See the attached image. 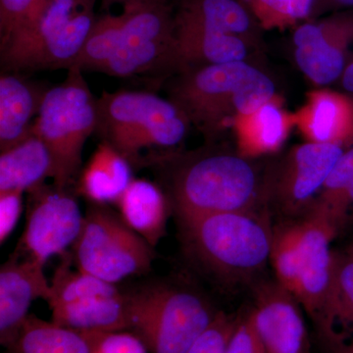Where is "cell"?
I'll return each instance as SVG.
<instances>
[{
	"label": "cell",
	"mask_w": 353,
	"mask_h": 353,
	"mask_svg": "<svg viewBox=\"0 0 353 353\" xmlns=\"http://www.w3.org/2000/svg\"><path fill=\"white\" fill-rule=\"evenodd\" d=\"M145 164L157 168L178 220L266 206L265 168L217 141L194 152H157Z\"/></svg>",
	"instance_id": "cell-1"
},
{
	"label": "cell",
	"mask_w": 353,
	"mask_h": 353,
	"mask_svg": "<svg viewBox=\"0 0 353 353\" xmlns=\"http://www.w3.org/2000/svg\"><path fill=\"white\" fill-rule=\"evenodd\" d=\"M76 67L114 78L169 80L176 74L175 6L136 0L97 18Z\"/></svg>",
	"instance_id": "cell-2"
},
{
	"label": "cell",
	"mask_w": 353,
	"mask_h": 353,
	"mask_svg": "<svg viewBox=\"0 0 353 353\" xmlns=\"http://www.w3.org/2000/svg\"><path fill=\"white\" fill-rule=\"evenodd\" d=\"M167 81L168 99L205 143L217 141L236 116L252 113L278 97L270 77L248 61L187 69Z\"/></svg>",
	"instance_id": "cell-3"
},
{
	"label": "cell",
	"mask_w": 353,
	"mask_h": 353,
	"mask_svg": "<svg viewBox=\"0 0 353 353\" xmlns=\"http://www.w3.org/2000/svg\"><path fill=\"white\" fill-rule=\"evenodd\" d=\"M262 209L178 220L185 252L223 282L248 280L270 261L273 231Z\"/></svg>",
	"instance_id": "cell-4"
},
{
	"label": "cell",
	"mask_w": 353,
	"mask_h": 353,
	"mask_svg": "<svg viewBox=\"0 0 353 353\" xmlns=\"http://www.w3.org/2000/svg\"><path fill=\"white\" fill-rule=\"evenodd\" d=\"M97 108L95 134L132 167L145 165V150H176L192 126L176 103L148 90L104 92Z\"/></svg>",
	"instance_id": "cell-5"
},
{
	"label": "cell",
	"mask_w": 353,
	"mask_h": 353,
	"mask_svg": "<svg viewBox=\"0 0 353 353\" xmlns=\"http://www.w3.org/2000/svg\"><path fill=\"white\" fill-rule=\"evenodd\" d=\"M97 0H50L0 46L2 72L68 70L87 43Z\"/></svg>",
	"instance_id": "cell-6"
},
{
	"label": "cell",
	"mask_w": 353,
	"mask_h": 353,
	"mask_svg": "<svg viewBox=\"0 0 353 353\" xmlns=\"http://www.w3.org/2000/svg\"><path fill=\"white\" fill-rule=\"evenodd\" d=\"M83 72L67 71L66 79L50 87L44 94L32 132L43 139L57 165L53 183L70 188L82 171L83 148L97 132L99 108Z\"/></svg>",
	"instance_id": "cell-7"
},
{
	"label": "cell",
	"mask_w": 353,
	"mask_h": 353,
	"mask_svg": "<svg viewBox=\"0 0 353 353\" xmlns=\"http://www.w3.org/2000/svg\"><path fill=\"white\" fill-rule=\"evenodd\" d=\"M129 294L131 331L150 353H185L218 311L192 290L158 284Z\"/></svg>",
	"instance_id": "cell-8"
},
{
	"label": "cell",
	"mask_w": 353,
	"mask_h": 353,
	"mask_svg": "<svg viewBox=\"0 0 353 353\" xmlns=\"http://www.w3.org/2000/svg\"><path fill=\"white\" fill-rule=\"evenodd\" d=\"M79 270L117 284L150 271L153 248L108 205L90 203L80 236L71 248Z\"/></svg>",
	"instance_id": "cell-9"
},
{
	"label": "cell",
	"mask_w": 353,
	"mask_h": 353,
	"mask_svg": "<svg viewBox=\"0 0 353 353\" xmlns=\"http://www.w3.org/2000/svg\"><path fill=\"white\" fill-rule=\"evenodd\" d=\"M345 146L304 141L265 168L266 204L285 216H303L345 150Z\"/></svg>",
	"instance_id": "cell-10"
},
{
	"label": "cell",
	"mask_w": 353,
	"mask_h": 353,
	"mask_svg": "<svg viewBox=\"0 0 353 353\" xmlns=\"http://www.w3.org/2000/svg\"><path fill=\"white\" fill-rule=\"evenodd\" d=\"M29 194V208L21 252L46 265L51 257L63 256L82 231L83 218L75 196L69 188L44 185Z\"/></svg>",
	"instance_id": "cell-11"
},
{
	"label": "cell",
	"mask_w": 353,
	"mask_h": 353,
	"mask_svg": "<svg viewBox=\"0 0 353 353\" xmlns=\"http://www.w3.org/2000/svg\"><path fill=\"white\" fill-rule=\"evenodd\" d=\"M353 10L324 20H309L292 34L294 61L304 76L320 88L339 82L350 58Z\"/></svg>",
	"instance_id": "cell-12"
},
{
	"label": "cell",
	"mask_w": 353,
	"mask_h": 353,
	"mask_svg": "<svg viewBox=\"0 0 353 353\" xmlns=\"http://www.w3.org/2000/svg\"><path fill=\"white\" fill-rule=\"evenodd\" d=\"M250 313L264 353H309L301 303L277 281L256 285Z\"/></svg>",
	"instance_id": "cell-13"
},
{
	"label": "cell",
	"mask_w": 353,
	"mask_h": 353,
	"mask_svg": "<svg viewBox=\"0 0 353 353\" xmlns=\"http://www.w3.org/2000/svg\"><path fill=\"white\" fill-rule=\"evenodd\" d=\"M50 284L44 264L25 257L9 259L0 270V343L12 345L29 317L32 301H50Z\"/></svg>",
	"instance_id": "cell-14"
},
{
	"label": "cell",
	"mask_w": 353,
	"mask_h": 353,
	"mask_svg": "<svg viewBox=\"0 0 353 353\" xmlns=\"http://www.w3.org/2000/svg\"><path fill=\"white\" fill-rule=\"evenodd\" d=\"M299 224L301 260L294 296L316 321L324 305L331 277L334 253L331 243L338 234L327 221L312 213L303 215Z\"/></svg>",
	"instance_id": "cell-15"
},
{
	"label": "cell",
	"mask_w": 353,
	"mask_h": 353,
	"mask_svg": "<svg viewBox=\"0 0 353 353\" xmlns=\"http://www.w3.org/2000/svg\"><path fill=\"white\" fill-rule=\"evenodd\" d=\"M294 115L297 130L308 143L347 148L353 143V101L343 92L327 88L311 90Z\"/></svg>",
	"instance_id": "cell-16"
},
{
	"label": "cell",
	"mask_w": 353,
	"mask_h": 353,
	"mask_svg": "<svg viewBox=\"0 0 353 353\" xmlns=\"http://www.w3.org/2000/svg\"><path fill=\"white\" fill-rule=\"evenodd\" d=\"M176 28L233 34L255 50L263 46L262 28L241 0H176Z\"/></svg>",
	"instance_id": "cell-17"
},
{
	"label": "cell",
	"mask_w": 353,
	"mask_h": 353,
	"mask_svg": "<svg viewBox=\"0 0 353 353\" xmlns=\"http://www.w3.org/2000/svg\"><path fill=\"white\" fill-rule=\"evenodd\" d=\"M294 127V114L276 97L253 112L234 118L232 130L236 152L252 160L272 157L284 146Z\"/></svg>",
	"instance_id": "cell-18"
},
{
	"label": "cell",
	"mask_w": 353,
	"mask_h": 353,
	"mask_svg": "<svg viewBox=\"0 0 353 353\" xmlns=\"http://www.w3.org/2000/svg\"><path fill=\"white\" fill-rule=\"evenodd\" d=\"M50 87L30 80L24 73L2 72L0 76V152L28 138Z\"/></svg>",
	"instance_id": "cell-19"
},
{
	"label": "cell",
	"mask_w": 353,
	"mask_h": 353,
	"mask_svg": "<svg viewBox=\"0 0 353 353\" xmlns=\"http://www.w3.org/2000/svg\"><path fill=\"white\" fill-rule=\"evenodd\" d=\"M116 205L121 219L152 248L166 234L172 204L159 183L134 179Z\"/></svg>",
	"instance_id": "cell-20"
},
{
	"label": "cell",
	"mask_w": 353,
	"mask_h": 353,
	"mask_svg": "<svg viewBox=\"0 0 353 353\" xmlns=\"http://www.w3.org/2000/svg\"><path fill=\"white\" fill-rule=\"evenodd\" d=\"M255 50L233 34L176 27V74L208 65L250 62Z\"/></svg>",
	"instance_id": "cell-21"
},
{
	"label": "cell",
	"mask_w": 353,
	"mask_h": 353,
	"mask_svg": "<svg viewBox=\"0 0 353 353\" xmlns=\"http://www.w3.org/2000/svg\"><path fill=\"white\" fill-rule=\"evenodd\" d=\"M57 165L43 139L34 132L0 154V192H30L54 180Z\"/></svg>",
	"instance_id": "cell-22"
},
{
	"label": "cell",
	"mask_w": 353,
	"mask_h": 353,
	"mask_svg": "<svg viewBox=\"0 0 353 353\" xmlns=\"http://www.w3.org/2000/svg\"><path fill=\"white\" fill-rule=\"evenodd\" d=\"M132 180V164L113 146L101 141L78 176L77 194L90 203L116 204Z\"/></svg>",
	"instance_id": "cell-23"
},
{
	"label": "cell",
	"mask_w": 353,
	"mask_h": 353,
	"mask_svg": "<svg viewBox=\"0 0 353 353\" xmlns=\"http://www.w3.org/2000/svg\"><path fill=\"white\" fill-rule=\"evenodd\" d=\"M51 321L78 332L131 331L129 294L51 306Z\"/></svg>",
	"instance_id": "cell-24"
},
{
	"label": "cell",
	"mask_w": 353,
	"mask_h": 353,
	"mask_svg": "<svg viewBox=\"0 0 353 353\" xmlns=\"http://www.w3.org/2000/svg\"><path fill=\"white\" fill-rule=\"evenodd\" d=\"M316 322L329 345L353 339V256L347 252L333 253L329 287Z\"/></svg>",
	"instance_id": "cell-25"
},
{
	"label": "cell",
	"mask_w": 353,
	"mask_h": 353,
	"mask_svg": "<svg viewBox=\"0 0 353 353\" xmlns=\"http://www.w3.org/2000/svg\"><path fill=\"white\" fill-rule=\"evenodd\" d=\"M306 213L326 220L336 234L352 222L353 143L345 148Z\"/></svg>",
	"instance_id": "cell-26"
},
{
	"label": "cell",
	"mask_w": 353,
	"mask_h": 353,
	"mask_svg": "<svg viewBox=\"0 0 353 353\" xmlns=\"http://www.w3.org/2000/svg\"><path fill=\"white\" fill-rule=\"evenodd\" d=\"M6 353H90L80 332L30 314Z\"/></svg>",
	"instance_id": "cell-27"
},
{
	"label": "cell",
	"mask_w": 353,
	"mask_h": 353,
	"mask_svg": "<svg viewBox=\"0 0 353 353\" xmlns=\"http://www.w3.org/2000/svg\"><path fill=\"white\" fill-rule=\"evenodd\" d=\"M55 269L51 280L50 307L94 297L115 296L122 294L117 285L79 270H73L71 252H67Z\"/></svg>",
	"instance_id": "cell-28"
},
{
	"label": "cell",
	"mask_w": 353,
	"mask_h": 353,
	"mask_svg": "<svg viewBox=\"0 0 353 353\" xmlns=\"http://www.w3.org/2000/svg\"><path fill=\"white\" fill-rule=\"evenodd\" d=\"M301 260V230L299 222L275 228L270 252V262L279 284L296 294Z\"/></svg>",
	"instance_id": "cell-29"
},
{
	"label": "cell",
	"mask_w": 353,
	"mask_h": 353,
	"mask_svg": "<svg viewBox=\"0 0 353 353\" xmlns=\"http://www.w3.org/2000/svg\"><path fill=\"white\" fill-rule=\"evenodd\" d=\"M262 30L287 29L311 20L315 0H241Z\"/></svg>",
	"instance_id": "cell-30"
},
{
	"label": "cell",
	"mask_w": 353,
	"mask_h": 353,
	"mask_svg": "<svg viewBox=\"0 0 353 353\" xmlns=\"http://www.w3.org/2000/svg\"><path fill=\"white\" fill-rule=\"evenodd\" d=\"M90 353H150L143 340L132 331L80 332Z\"/></svg>",
	"instance_id": "cell-31"
},
{
	"label": "cell",
	"mask_w": 353,
	"mask_h": 353,
	"mask_svg": "<svg viewBox=\"0 0 353 353\" xmlns=\"http://www.w3.org/2000/svg\"><path fill=\"white\" fill-rule=\"evenodd\" d=\"M50 0H0V46Z\"/></svg>",
	"instance_id": "cell-32"
},
{
	"label": "cell",
	"mask_w": 353,
	"mask_h": 353,
	"mask_svg": "<svg viewBox=\"0 0 353 353\" xmlns=\"http://www.w3.org/2000/svg\"><path fill=\"white\" fill-rule=\"evenodd\" d=\"M238 317L217 312L210 326L185 353H225L238 324Z\"/></svg>",
	"instance_id": "cell-33"
},
{
	"label": "cell",
	"mask_w": 353,
	"mask_h": 353,
	"mask_svg": "<svg viewBox=\"0 0 353 353\" xmlns=\"http://www.w3.org/2000/svg\"><path fill=\"white\" fill-rule=\"evenodd\" d=\"M225 353H264L250 309L239 316L238 324Z\"/></svg>",
	"instance_id": "cell-34"
},
{
	"label": "cell",
	"mask_w": 353,
	"mask_h": 353,
	"mask_svg": "<svg viewBox=\"0 0 353 353\" xmlns=\"http://www.w3.org/2000/svg\"><path fill=\"white\" fill-rule=\"evenodd\" d=\"M23 194L20 190L0 192V243H6L21 217Z\"/></svg>",
	"instance_id": "cell-35"
},
{
	"label": "cell",
	"mask_w": 353,
	"mask_h": 353,
	"mask_svg": "<svg viewBox=\"0 0 353 353\" xmlns=\"http://www.w3.org/2000/svg\"><path fill=\"white\" fill-rule=\"evenodd\" d=\"M353 10V0H315L311 20L317 19L327 13L345 12Z\"/></svg>",
	"instance_id": "cell-36"
},
{
	"label": "cell",
	"mask_w": 353,
	"mask_h": 353,
	"mask_svg": "<svg viewBox=\"0 0 353 353\" xmlns=\"http://www.w3.org/2000/svg\"><path fill=\"white\" fill-rule=\"evenodd\" d=\"M339 85L341 87V92L347 94L353 101V58L341 77Z\"/></svg>",
	"instance_id": "cell-37"
},
{
	"label": "cell",
	"mask_w": 353,
	"mask_h": 353,
	"mask_svg": "<svg viewBox=\"0 0 353 353\" xmlns=\"http://www.w3.org/2000/svg\"><path fill=\"white\" fill-rule=\"evenodd\" d=\"M330 353H353V339L329 345Z\"/></svg>",
	"instance_id": "cell-38"
},
{
	"label": "cell",
	"mask_w": 353,
	"mask_h": 353,
	"mask_svg": "<svg viewBox=\"0 0 353 353\" xmlns=\"http://www.w3.org/2000/svg\"><path fill=\"white\" fill-rule=\"evenodd\" d=\"M136 1V0H102V4L104 7L112 6V4H125L130 3V2Z\"/></svg>",
	"instance_id": "cell-39"
},
{
	"label": "cell",
	"mask_w": 353,
	"mask_h": 353,
	"mask_svg": "<svg viewBox=\"0 0 353 353\" xmlns=\"http://www.w3.org/2000/svg\"><path fill=\"white\" fill-rule=\"evenodd\" d=\"M345 252H347L348 254L352 255L353 256V243H352V245L348 246L347 250H345Z\"/></svg>",
	"instance_id": "cell-40"
}]
</instances>
